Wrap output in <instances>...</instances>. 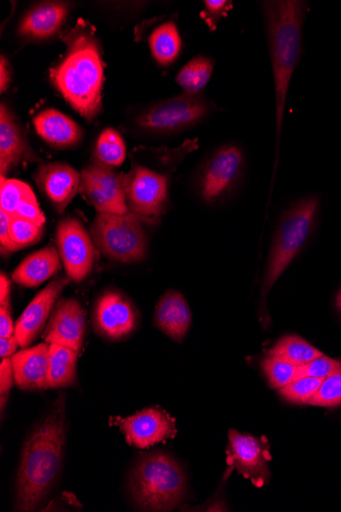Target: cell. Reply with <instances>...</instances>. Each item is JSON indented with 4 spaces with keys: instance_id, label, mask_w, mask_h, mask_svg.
Instances as JSON below:
<instances>
[{
    "instance_id": "obj_42",
    "label": "cell",
    "mask_w": 341,
    "mask_h": 512,
    "mask_svg": "<svg viewBox=\"0 0 341 512\" xmlns=\"http://www.w3.org/2000/svg\"><path fill=\"white\" fill-rule=\"evenodd\" d=\"M0 305L3 307H10V294H11V283L9 277L2 273L0 275Z\"/></svg>"
},
{
    "instance_id": "obj_20",
    "label": "cell",
    "mask_w": 341,
    "mask_h": 512,
    "mask_svg": "<svg viewBox=\"0 0 341 512\" xmlns=\"http://www.w3.org/2000/svg\"><path fill=\"white\" fill-rule=\"evenodd\" d=\"M33 122L39 136L53 147L68 149L81 142L83 136L81 127L58 110H45L39 113Z\"/></svg>"
},
{
    "instance_id": "obj_37",
    "label": "cell",
    "mask_w": 341,
    "mask_h": 512,
    "mask_svg": "<svg viewBox=\"0 0 341 512\" xmlns=\"http://www.w3.org/2000/svg\"><path fill=\"white\" fill-rule=\"evenodd\" d=\"M15 380L12 357L5 358L0 364V398H2V409H4L10 390Z\"/></svg>"
},
{
    "instance_id": "obj_35",
    "label": "cell",
    "mask_w": 341,
    "mask_h": 512,
    "mask_svg": "<svg viewBox=\"0 0 341 512\" xmlns=\"http://www.w3.org/2000/svg\"><path fill=\"white\" fill-rule=\"evenodd\" d=\"M204 6L205 9L202 11L201 17L210 31H215L221 19L227 17L232 10L233 3L227 2V0H206Z\"/></svg>"
},
{
    "instance_id": "obj_38",
    "label": "cell",
    "mask_w": 341,
    "mask_h": 512,
    "mask_svg": "<svg viewBox=\"0 0 341 512\" xmlns=\"http://www.w3.org/2000/svg\"><path fill=\"white\" fill-rule=\"evenodd\" d=\"M10 217L2 210H0V243L4 251L14 253L19 251L17 246L10 238L9 232Z\"/></svg>"
},
{
    "instance_id": "obj_13",
    "label": "cell",
    "mask_w": 341,
    "mask_h": 512,
    "mask_svg": "<svg viewBox=\"0 0 341 512\" xmlns=\"http://www.w3.org/2000/svg\"><path fill=\"white\" fill-rule=\"evenodd\" d=\"M245 158L242 151L228 145L219 149L208 161L201 178V196L213 203L224 196L238 180Z\"/></svg>"
},
{
    "instance_id": "obj_14",
    "label": "cell",
    "mask_w": 341,
    "mask_h": 512,
    "mask_svg": "<svg viewBox=\"0 0 341 512\" xmlns=\"http://www.w3.org/2000/svg\"><path fill=\"white\" fill-rule=\"evenodd\" d=\"M93 321L97 333L110 340H121L135 330L137 314L127 298L110 291L97 300Z\"/></svg>"
},
{
    "instance_id": "obj_3",
    "label": "cell",
    "mask_w": 341,
    "mask_h": 512,
    "mask_svg": "<svg viewBox=\"0 0 341 512\" xmlns=\"http://www.w3.org/2000/svg\"><path fill=\"white\" fill-rule=\"evenodd\" d=\"M261 7L274 81L279 145L290 81L303 56L304 24L309 3L301 0H266Z\"/></svg>"
},
{
    "instance_id": "obj_31",
    "label": "cell",
    "mask_w": 341,
    "mask_h": 512,
    "mask_svg": "<svg viewBox=\"0 0 341 512\" xmlns=\"http://www.w3.org/2000/svg\"><path fill=\"white\" fill-rule=\"evenodd\" d=\"M9 232L13 243L22 250L40 242L43 227L21 218H10Z\"/></svg>"
},
{
    "instance_id": "obj_26",
    "label": "cell",
    "mask_w": 341,
    "mask_h": 512,
    "mask_svg": "<svg viewBox=\"0 0 341 512\" xmlns=\"http://www.w3.org/2000/svg\"><path fill=\"white\" fill-rule=\"evenodd\" d=\"M214 61L205 56L192 58L177 74L176 82L188 95H201L214 71Z\"/></svg>"
},
{
    "instance_id": "obj_32",
    "label": "cell",
    "mask_w": 341,
    "mask_h": 512,
    "mask_svg": "<svg viewBox=\"0 0 341 512\" xmlns=\"http://www.w3.org/2000/svg\"><path fill=\"white\" fill-rule=\"evenodd\" d=\"M322 381L311 377H301L279 390L281 397L294 404H308L317 393Z\"/></svg>"
},
{
    "instance_id": "obj_8",
    "label": "cell",
    "mask_w": 341,
    "mask_h": 512,
    "mask_svg": "<svg viewBox=\"0 0 341 512\" xmlns=\"http://www.w3.org/2000/svg\"><path fill=\"white\" fill-rule=\"evenodd\" d=\"M84 200L99 213H129L125 194V175L94 161L81 173L79 188Z\"/></svg>"
},
{
    "instance_id": "obj_1",
    "label": "cell",
    "mask_w": 341,
    "mask_h": 512,
    "mask_svg": "<svg viewBox=\"0 0 341 512\" xmlns=\"http://www.w3.org/2000/svg\"><path fill=\"white\" fill-rule=\"evenodd\" d=\"M62 39L67 51L50 70L51 80L70 106L91 122L103 110L105 64L100 41L93 27L83 19Z\"/></svg>"
},
{
    "instance_id": "obj_16",
    "label": "cell",
    "mask_w": 341,
    "mask_h": 512,
    "mask_svg": "<svg viewBox=\"0 0 341 512\" xmlns=\"http://www.w3.org/2000/svg\"><path fill=\"white\" fill-rule=\"evenodd\" d=\"M85 331V313L81 304L75 299H62L52 312L44 339L47 344H56L79 352Z\"/></svg>"
},
{
    "instance_id": "obj_5",
    "label": "cell",
    "mask_w": 341,
    "mask_h": 512,
    "mask_svg": "<svg viewBox=\"0 0 341 512\" xmlns=\"http://www.w3.org/2000/svg\"><path fill=\"white\" fill-rule=\"evenodd\" d=\"M319 208V198L308 197L281 216L264 277V297L307 243L316 224Z\"/></svg>"
},
{
    "instance_id": "obj_40",
    "label": "cell",
    "mask_w": 341,
    "mask_h": 512,
    "mask_svg": "<svg viewBox=\"0 0 341 512\" xmlns=\"http://www.w3.org/2000/svg\"><path fill=\"white\" fill-rule=\"evenodd\" d=\"M19 346L16 335L11 338H0V356L3 359L13 357Z\"/></svg>"
},
{
    "instance_id": "obj_21",
    "label": "cell",
    "mask_w": 341,
    "mask_h": 512,
    "mask_svg": "<svg viewBox=\"0 0 341 512\" xmlns=\"http://www.w3.org/2000/svg\"><path fill=\"white\" fill-rule=\"evenodd\" d=\"M61 268L59 251L50 245L25 258L13 272V281L25 288H36Z\"/></svg>"
},
{
    "instance_id": "obj_15",
    "label": "cell",
    "mask_w": 341,
    "mask_h": 512,
    "mask_svg": "<svg viewBox=\"0 0 341 512\" xmlns=\"http://www.w3.org/2000/svg\"><path fill=\"white\" fill-rule=\"evenodd\" d=\"M70 282L68 276H59L31 301L15 327L20 347L27 348L40 334L58 298Z\"/></svg>"
},
{
    "instance_id": "obj_41",
    "label": "cell",
    "mask_w": 341,
    "mask_h": 512,
    "mask_svg": "<svg viewBox=\"0 0 341 512\" xmlns=\"http://www.w3.org/2000/svg\"><path fill=\"white\" fill-rule=\"evenodd\" d=\"M12 72L8 60L2 56L0 58V91L5 92L11 83Z\"/></svg>"
},
{
    "instance_id": "obj_12",
    "label": "cell",
    "mask_w": 341,
    "mask_h": 512,
    "mask_svg": "<svg viewBox=\"0 0 341 512\" xmlns=\"http://www.w3.org/2000/svg\"><path fill=\"white\" fill-rule=\"evenodd\" d=\"M227 455L228 462L236 471L250 479L257 487H262L269 482V444L263 443L252 435L231 430Z\"/></svg>"
},
{
    "instance_id": "obj_11",
    "label": "cell",
    "mask_w": 341,
    "mask_h": 512,
    "mask_svg": "<svg viewBox=\"0 0 341 512\" xmlns=\"http://www.w3.org/2000/svg\"><path fill=\"white\" fill-rule=\"evenodd\" d=\"M111 424L120 428L128 444L139 449L173 439L177 434L171 416L159 408H146L126 418L112 417Z\"/></svg>"
},
{
    "instance_id": "obj_39",
    "label": "cell",
    "mask_w": 341,
    "mask_h": 512,
    "mask_svg": "<svg viewBox=\"0 0 341 512\" xmlns=\"http://www.w3.org/2000/svg\"><path fill=\"white\" fill-rule=\"evenodd\" d=\"M15 336L13 319L9 308L0 306V338Z\"/></svg>"
},
{
    "instance_id": "obj_27",
    "label": "cell",
    "mask_w": 341,
    "mask_h": 512,
    "mask_svg": "<svg viewBox=\"0 0 341 512\" xmlns=\"http://www.w3.org/2000/svg\"><path fill=\"white\" fill-rule=\"evenodd\" d=\"M270 354L283 358L297 366H304L323 353L303 338L291 335L279 340Z\"/></svg>"
},
{
    "instance_id": "obj_17",
    "label": "cell",
    "mask_w": 341,
    "mask_h": 512,
    "mask_svg": "<svg viewBox=\"0 0 341 512\" xmlns=\"http://www.w3.org/2000/svg\"><path fill=\"white\" fill-rule=\"evenodd\" d=\"M33 178L60 214L65 212L79 193L81 174L65 163L43 164Z\"/></svg>"
},
{
    "instance_id": "obj_29",
    "label": "cell",
    "mask_w": 341,
    "mask_h": 512,
    "mask_svg": "<svg viewBox=\"0 0 341 512\" xmlns=\"http://www.w3.org/2000/svg\"><path fill=\"white\" fill-rule=\"evenodd\" d=\"M262 369L270 386L278 390L302 377L301 366L273 354H269L262 361Z\"/></svg>"
},
{
    "instance_id": "obj_9",
    "label": "cell",
    "mask_w": 341,
    "mask_h": 512,
    "mask_svg": "<svg viewBox=\"0 0 341 512\" xmlns=\"http://www.w3.org/2000/svg\"><path fill=\"white\" fill-rule=\"evenodd\" d=\"M125 194L130 212L156 219L168 205L169 176L150 168L135 166L125 175Z\"/></svg>"
},
{
    "instance_id": "obj_24",
    "label": "cell",
    "mask_w": 341,
    "mask_h": 512,
    "mask_svg": "<svg viewBox=\"0 0 341 512\" xmlns=\"http://www.w3.org/2000/svg\"><path fill=\"white\" fill-rule=\"evenodd\" d=\"M150 49L155 61L162 67L176 62L182 51V39L174 21H167L151 34Z\"/></svg>"
},
{
    "instance_id": "obj_4",
    "label": "cell",
    "mask_w": 341,
    "mask_h": 512,
    "mask_svg": "<svg viewBox=\"0 0 341 512\" xmlns=\"http://www.w3.org/2000/svg\"><path fill=\"white\" fill-rule=\"evenodd\" d=\"M186 488L180 464L162 451L143 456L131 478L133 500L146 511H172L184 500Z\"/></svg>"
},
{
    "instance_id": "obj_22",
    "label": "cell",
    "mask_w": 341,
    "mask_h": 512,
    "mask_svg": "<svg viewBox=\"0 0 341 512\" xmlns=\"http://www.w3.org/2000/svg\"><path fill=\"white\" fill-rule=\"evenodd\" d=\"M68 11V6L60 2L37 5L21 21L19 33L25 38L35 40L50 38L61 29Z\"/></svg>"
},
{
    "instance_id": "obj_2",
    "label": "cell",
    "mask_w": 341,
    "mask_h": 512,
    "mask_svg": "<svg viewBox=\"0 0 341 512\" xmlns=\"http://www.w3.org/2000/svg\"><path fill=\"white\" fill-rule=\"evenodd\" d=\"M65 440V402L61 397L25 443L17 477L16 510L34 511L50 494L62 468Z\"/></svg>"
},
{
    "instance_id": "obj_34",
    "label": "cell",
    "mask_w": 341,
    "mask_h": 512,
    "mask_svg": "<svg viewBox=\"0 0 341 512\" xmlns=\"http://www.w3.org/2000/svg\"><path fill=\"white\" fill-rule=\"evenodd\" d=\"M339 367H341L340 361L322 354L308 364L301 366V374L302 377H311L323 381Z\"/></svg>"
},
{
    "instance_id": "obj_25",
    "label": "cell",
    "mask_w": 341,
    "mask_h": 512,
    "mask_svg": "<svg viewBox=\"0 0 341 512\" xmlns=\"http://www.w3.org/2000/svg\"><path fill=\"white\" fill-rule=\"evenodd\" d=\"M77 351L60 345H50V388H67L75 384Z\"/></svg>"
},
{
    "instance_id": "obj_33",
    "label": "cell",
    "mask_w": 341,
    "mask_h": 512,
    "mask_svg": "<svg viewBox=\"0 0 341 512\" xmlns=\"http://www.w3.org/2000/svg\"><path fill=\"white\" fill-rule=\"evenodd\" d=\"M308 404L326 408L341 405V367L322 381L319 390Z\"/></svg>"
},
{
    "instance_id": "obj_23",
    "label": "cell",
    "mask_w": 341,
    "mask_h": 512,
    "mask_svg": "<svg viewBox=\"0 0 341 512\" xmlns=\"http://www.w3.org/2000/svg\"><path fill=\"white\" fill-rule=\"evenodd\" d=\"M192 316L184 297L176 292H167L156 307L155 322L157 327L176 342H181L187 335Z\"/></svg>"
},
{
    "instance_id": "obj_6",
    "label": "cell",
    "mask_w": 341,
    "mask_h": 512,
    "mask_svg": "<svg viewBox=\"0 0 341 512\" xmlns=\"http://www.w3.org/2000/svg\"><path fill=\"white\" fill-rule=\"evenodd\" d=\"M154 221L132 212L125 215L99 213L90 227V236L107 258L124 263L138 262L148 250L143 224Z\"/></svg>"
},
{
    "instance_id": "obj_7",
    "label": "cell",
    "mask_w": 341,
    "mask_h": 512,
    "mask_svg": "<svg viewBox=\"0 0 341 512\" xmlns=\"http://www.w3.org/2000/svg\"><path fill=\"white\" fill-rule=\"evenodd\" d=\"M214 110L202 95H183L162 101L137 117V125L156 134H173L203 122Z\"/></svg>"
},
{
    "instance_id": "obj_19",
    "label": "cell",
    "mask_w": 341,
    "mask_h": 512,
    "mask_svg": "<svg viewBox=\"0 0 341 512\" xmlns=\"http://www.w3.org/2000/svg\"><path fill=\"white\" fill-rule=\"evenodd\" d=\"M15 382L22 390L50 388V346L24 348L12 357Z\"/></svg>"
},
{
    "instance_id": "obj_18",
    "label": "cell",
    "mask_w": 341,
    "mask_h": 512,
    "mask_svg": "<svg viewBox=\"0 0 341 512\" xmlns=\"http://www.w3.org/2000/svg\"><path fill=\"white\" fill-rule=\"evenodd\" d=\"M38 160L14 114L5 104H2L0 107V174L6 177L12 168L22 162Z\"/></svg>"
},
{
    "instance_id": "obj_36",
    "label": "cell",
    "mask_w": 341,
    "mask_h": 512,
    "mask_svg": "<svg viewBox=\"0 0 341 512\" xmlns=\"http://www.w3.org/2000/svg\"><path fill=\"white\" fill-rule=\"evenodd\" d=\"M11 218H21L41 227H43L46 221L33 192L19 204L14 216Z\"/></svg>"
},
{
    "instance_id": "obj_43",
    "label": "cell",
    "mask_w": 341,
    "mask_h": 512,
    "mask_svg": "<svg viewBox=\"0 0 341 512\" xmlns=\"http://www.w3.org/2000/svg\"><path fill=\"white\" fill-rule=\"evenodd\" d=\"M336 306L338 308V310L341 312V291L339 292V294L337 295V298H336Z\"/></svg>"
},
{
    "instance_id": "obj_30",
    "label": "cell",
    "mask_w": 341,
    "mask_h": 512,
    "mask_svg": "<svg viewBox=\"0 0 341 512\" xmlns=\"http://www.w3.org/2000/svg\"><path fill=\"white\" fill-rule=\"evenodd\" d=\"M33 192L30 186L17 179L2 177L0 185V208L10 218L14 216L19 204Z\"/></svg>"
},
{
    "instance_id": "obj_28",
    "label": "cell",
    "mask_w": 341,
    "mask_h": 512,
    "mask_svg": "<svg viewBox=\"0 0 341 512\" xmlns=\"http://www.w3.org/2000/svg\"><path fill=\"white\" fill-rule=\"evenodd\" d=\"M95 157V161L106 166H121L126 158V146L122 136L114 129L104 130L97 141Z\"/></svg>"
},
{
    "instance_id": "obj_10",
    "label": "cell",
    "mask_w": 341,
    "mask_h": 512,
    "mask_svg": "<svg viewBox=\"0 0 341 512\" xmlns=\"http://www.w3.org/2000/svg\"><path fill=\"white\" fill-rule=\"evenodd\" d=\"M56 241L70 281L83 282L99 259V249L96 248L89 232L78 219L65 218L57 227Z\"/></svg>"
}]
</instances>
